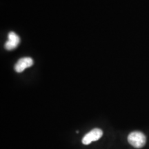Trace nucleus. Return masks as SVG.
I'll use <instances>...</instances> for the list:
<instances>
[{
    "label": "nucleus",
    "instance_id": "obj_4",
    "mask_svg": "<svg viewBox=\"0 0 149 149\" xmlns=\"http://www.w3.org/2000/svg\"><path fill=\"white\" fill-rule=\"evenodd\" d=\"M20 42V38L15 33L10 32L8 34V41L6 42L5 48L8 51H12L17 47Z\"/></svg>",
    "mask_w": 149,
    "mask_h": 149
},
{
    "label": "nucleus",
    "instance_id": "obj_1",
    "mask_svg": "<svg viewBox=\"0 0 149 149\" xmlns=\"http://www.w3.org/2000/svg\"><path fill=\"white\" fill-rule=\"evenodd\" d=\"M128 143L136 148L144 147L146 142V137L143 133L139 131H134L128 136Z\"/></svg>",
    "mask_w": 149,
    "mask_h": 149
},
{
    "label": "nucleus",
    "instance_id": "obj_2",
    "mask_svg": "<svg viewBox=\"0 0 149 149\" xmlns=\"http://www.w3.org/2000/svg\"><path fill=\"white\" fill-rule=\"evenodd\" d=\"M103 135V131L100 128H94L86 135L82 139V144L84 145L90 144L93 141H97Z\"/></svg>",
    "mask_w": 149,
    "mask_h": 149
},
{
    "label": "nucleus",
    "instance_id": "obj_3",
    "mask_svg": "<svg viewBox=\"0 0 149 149\" xmlns=\"http://www.w3.org/2000/svg\"><path fill=\"white\" fill-rule=\"evenodd\" d=\"M33 60L31 57H23L19 59L15 66V70L17 72H22L26 68L32 66Z\"/></svg>",
    "mask_w": 149,
    "mask_h": 149
}]
</instances>
